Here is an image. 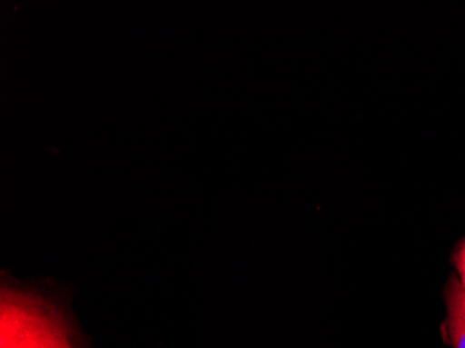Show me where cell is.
Segmentation results:
<instances>
[{"label": "cell", "instance_id": "cell-1", "mask_svg": "<svg viewBox=\"0 0 465 348\" xmlns=\"http://www.w3.org/2000/svg\"><path fill=\"white\" fill-rule=\"evenodd\" d=\"M0 348H75L56 301L5 282L0 293Z\"/></svg>", "mask_w": 465, "mask_h": 348}, {"label": "cell", "instance_id": "cell-2", "mask_svg": "<svg viewBox=\"0 0 465 348\" xmlns=\"http://www.w3.org/2000/svg\"><path fill=\"white\" fill-rule=\"evenodd\" d=\"M449 340L453 348H465V289L459 279H450L445 290Z\"/></svg>", "mask_w": 465, "mask_h": 348}, {"label": "cell", "instance_id": "cell-3", "mask_svg": "<svg viewBox=\"0 0 465 348\" xmlns=\"http://www.w3.org/2000/svg\"><path fill=\"white\" fill-rule=\"evenodd\" d=\"M453 263L454 266H456L457 273H459V280L465 289V240H462L459 247H457L456 254H454Z\"/></svg>", "mask_w": 465, "mask_h": 348}]
</instances>
